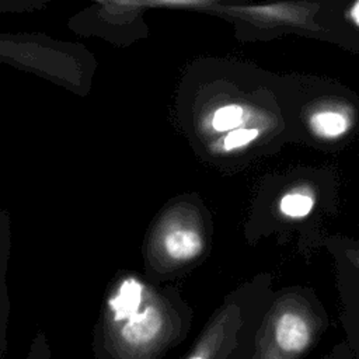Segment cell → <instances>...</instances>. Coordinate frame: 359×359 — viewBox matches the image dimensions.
I'll list each match as a JSON object with an SVG mask.
<instances>
[{
  "instance_id": "5b68a950",
  "label": "cell",
  "mask_w": 359,
  "mask_h": 359,
  "mask_svg": "<svg viewBox=\"0 0 359 359\" xmlns=\"http://www.w3.org/2000/svg\"><path fill=\"white\" fill-rule=\"evenodd\" d=\"M87 55L74 46L46 38L0 35V62L35 72L76 93L86 90L88 79Z\"/></svg>"
},
{
  "instance_id": "9a60e30c",
  "label": "cell",
  "mask_w": 359,
  "mask_h": 359,
  "mask_svg": "<svg viewBox=\"0 0 359 359\" xmlns=\"http://www.w3.org/2000/svg\"><path fill=\"white\" fill-rule=\"evenodd\" d=\"M345 255H346L348 261L353 265V268L356 269V272L359 273V247H349V248H345Z\"/></svg>"
},
{
  "instance_id": "5bb4252c",
  "label": "cell",
  "mask_w": 359,
  "mask_h": 359,
  "mask_svg": "<svg viewBox=\"0 0 359 359\" xmlns=\"http://www.w3.org/2000/svg\"><path fill=\"white\" fill-rule=\"evenodd\" d=\"M27 359H50L49 349H48V345H46V339H43V337L41 334H39L38 339L32 344L31 352H29Z\"/></svg>"
},
{
  "instance_id": "3957f363",
  "label": "cell",
  "mask_w": 359,
  "mask_h": 359,
  "mask_svg": "<svg viewBox=\"0 0 359 359\" xmlns=\"http://www.w3.org/2000/svg\"><path fill=\"white\" fill-rule=\"evenodd\" d=\"M268 302L250 294L227 297L209 317L181 359H250L259 318Z\"/></svg>"
},
{
  "instance_id": "277c9868",
  "label": "cell",
  "mask_w": 359,
  "mask_h": 359,
  "mask_svg": "<svg viewBox=\"0 0 359 359\" xmlns=\"http://www.w3.org/2000/svg\"><path fill=\"white\" fill-rule=\"evenodd\" d=\"M206 248V229L191 203L168 206L156 220L147 241V262L158 272L189 265Z\"/></svg>"
},
{
  "instance_id": "30bf717a",
  "label": "cell",
  "mask_w": 359,
  "mask_h": 359,
  "mask_svg": "<svg viewBox=\"0 0 359 359\" xmlns=\"http://www.w3.org/2000/svg\"><path fill=\"white\" fill-rule=\"evenodd\" d=\"M314 203L316 198L313 191L306 187H297L280 196L278 209L287 219H303L311 213Z\"/></svg>"
},
{
  "instance_id": "8992f818",
  "label": "cell",
  "mask_w": 359,
  "mask_h": 359,
  "mask_svg": "<svg viewBox=\"0 0 359 359\" xmlns=\"http://www.w3.org/2000/svg\"><path fill=\"white\" fill-rule=\"evenodd\" d=\"M313 7L307 3H275L262 6H223L217 7V10L262 27H310L314 13Z\"/></svg>"
},
{
  "instance_id": "9c48e42d",
  "label": "cell",
  "mask_w": 359,
  "mask_h": 359,
  "mask_svg": "<svg viewBox=\"0 0 359 359\" xmlns=\"http://www.w3.org/2000/svg\"><path fill=\"white\" fill-rule=\"evenodd\" d=\"M252 116L248 107L241 102H224L215 107L205 118V126L209 133L227 135L236 129L248 126Z\"/></svg>"
},
{
  "instance_id": "52a82bcc",
  "label": "cell",
  "mask_w": 359,
  "mask_h": 359,
  "mask_svg": "<svg viewBox=\"0 0 359 359\" xmlns=\"http://www.w3.org/2000/svg\"><path fill=\"white\" fill-rule=\"evenodd\" d=\"M310 132L323 140H335L345 136L352 128V114L339 104L317 105L307 116Z\"/></svg>"
},
{
  "instance_id": "8fae6325",
  "label": "cell",
  "mask_w": 359,
  "mask_h": 359,
  "mask_svg": "<svg viewBox=\"0 0 359 359\" xmlns=\"http://www.w3.org/2000/svg\"><path fill=\"white\" fill-rule=\"evenodd\" d=\"M261 135V129L255 126H244L236 129L220 137L216 143V151L219 153H233L237 151L252 142H255Z\"/></svg>"
},
{
  "instance_id": "6da1fadb",
  "label": "cell",
  "mask_w": 359,
  "mask_h": 359,
  "mask_svg": "<svg viewBox=\"0 0 359 359\" xmlns=\"http://www.w3.org/2000/svg\"><path fill=\"white\" fill-rule=\"evenodd\" d=\"M192 311L181 297L125 273L104 299L93 331L94 359H165L188 337Z\"/></svg>"
},
{
  "instance_id": "4fadbf2b",
  "label": "cell",
  "mask_w": 359,
  "mask_h": 359,
  "mask_svg": "<svg viewBox=\"0 0 359 359\" xmlns=\"http://www.w3.org/2000/svg\"><path fill=\"white\" fill-rule=\"evenodd\" d=\"M321 359H356L346 341H341L334 345Z\"/></svg>"
},
{
  "instance_id": "2e32d148",
  "label": "cell",
  "mask_w": 359,
  "mask_h": 359,
  "mask_svg": "<svg viewBox=\"0 0 359 359\" xmlns=\"http://www.w3.org/2000/svg\"><path fill=\"white\" fill-rule=\"evenodd\" d=\"M349 17L353 21V24L359 27V1L352 4V7L349 8Z\"/></svg>"
},
{
  "instance_id": "ba28073f",
  "label": "cell",
  "mask_w": 359,
  "mask_h": 359,
  "mask_svg": "<svg viewBox=\"0 0 359 359\" xmlns=\"http://www.w3.org/2000/svg\"><path fill=\"white\" fill-rule=\"evenodd\" d=\"M11 233H10V217L6 210H0V359H3L6 351V335L7 323L10 314V299L6 283L7 264L11 248Z\"/></svg>"
},
{
  "instance_id": "7a4b0ae2",
  "label": "cell",
  "mask_w": 359,
  "mask_h": 359,
  "mask_svg": "<svg viewBox=\"0 0 359 359\" xmlns=\"http://www.w3.org/2000/svg\"><path fill=\"white\" fill-rule=\"evenodd\" d=\"M327 328V314L311 294L283 290L259 318L250 359H306Z\"/></svg>"
},
{
  "instance_id": "7c38bea8",
  "label": "cell",
  "mask_w": 359,
  "mask_h": 359,
  "mask_svg": "<svg viewBox=\"0 0 359 359\" xmlns=\"http://www.w3.org/2000/svg\"><path fill=\"white\" fill-rule=\"evenodd\" d=\"M346 330V344L353 352L355 358L359 359V316H348L345 320Z\"/></svg>"
}]
</instances>
